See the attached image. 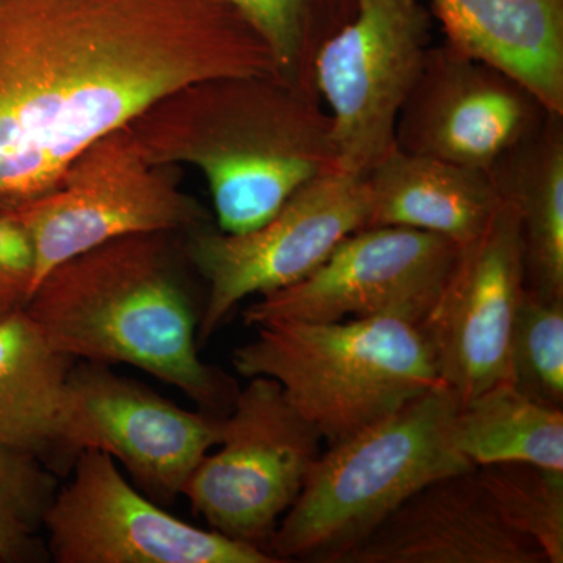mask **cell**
I'll use <instances>...</instances> for the list:
<instances>
[{
    "label": "cell",
    "instance_id": "6da1fadb",
    "mask_svg": "<svg viewBox=\"0 0 563 563\" xmlns=\"http://www.w3.org/2000/svg\"><path fill=\"white\" fill-rule=\"evenodd\" d=\"M282 77L228 0H0V211L181 90Z\"/></svg>",
    "mask_w": 563,
    "mask_h": 563
},
{
    "label": "cell",
    "instance_id": "7a4b0ae2",
    "mask_svg": "<svg viewBox=\"0 0 563 563\" xmlns=\"http://www.w3.org/2000/svg\"><path fill=\"white\" fill-rule=\"evenodd\" d=\"M131 128L158 165L190 163L202 173L225 233L258 228L303 185L339 168L331 114L282 77L195 85Z\"/></svg>",
    "mask_w": 563,
    "mask_h": 563
},
{
    "label": "cell",
    "instance_id": "3957f363",
    "mask_svg": "<svg viewBox=\"0 0 563 563\" xmlns=\"http://www.w3.org/2000/svg\"><path fill=\"white\" fill-rule=\"evenodd\" d=\"M173 257L166 232L113 240L52 269L24 309L74 361L135 366L224 417L239 390L199 357L201 313Z\"/></svg>",
    "mask_w": 563,
    "mask_h": 563
},
{
    "label": "cell",
    "instance_id": "277c9868",
    "mask_svg": "<svg viewBox=\"0 0 563 563\" xmlns=\"http://www.w3.org/2000/svg\"><path fill=\"white\" fill-rule=\"evenodd\" d=\"M459 404L457 395L440 385L322 451L268 553L279 562L342 563L422 487L476 468L451 446Z\"/></svg>",
    "mask_w": 563,
    "mask_h": 563
},
{
    "label": "cell",
    "instance_id": "5b68a950",
    "mask_svg": "<svg viewBox=\"0 0 563 563\" xmlns=\"http://www.w3.org/2000/svg\"><path fill=\"white\" fill-rule=\"evenodd\" d=\"M257 329L233 351L236 373L276 380L328 448L443 385L421 325L401 318L276 321Z\"/></svg>",
    "mask_w": 563,
    "mask_h": 563
},
{
    "label": "cell",
    "instance_id": "8992f818",
    "mask_svg": "<svg viewBox=\"0 0 563 563\" xmlns=\"http://www.w3.org/2000/svg\"><path fill=\"white\" fill-rule=\"evenodd\" d=\"M7 213L31 240L29 296L52 269L95 247L202 221L201 209L177 188L165 165L152 161L131 125L95 141L51 190Z\"/></svg>",
    "mask_w": 563,
    "mask_h": 563
},
{
    "label": "cell",
    "instance_id": "52a82bcc",
    "mask_svg": "<svg viewBox=\"0 0 563 563\" xmlns=\"http://www.w3.org/2000/svg\"><path fill=\"white\" fill-rule=\"evenodd\" d=\"M322 443L276 380L251 377L222 418L220 451L202 459L181 495L210 529L268 553Z\"/></svg>",
    "mask_w": 563,
    "mask_h": 563
},
{
    "label": "cell",
    "instance_id": "ba28073f",
    "mask_svg": "<svg viewBox=\"0 0 563 563\" xmlns=\"http://www.w3.org/2000/svg\"><path fill=\"white\" fill-rule=\"evenodd\" d=\"M422 0H355V13L322 44L314 88L328 102L339 169L366 176L395 146L396 121L431 49Z\"/></svg>",
    "mask_w": 563,
    "mask_h": 563
},
{
    "label": "cell",
    "instance_id": "9c48e42d",
    "mask_svg": "<svg viewBox=\"0 0 563 563\" xmlns=\"http://www.w3.org/2000/svg\"><path fill=\"white\" fill-rule=\"evenodd\" d=\"M366 218L365 180L336 168L303 185L274 217L252 231H195L187 254L209 285L199 344L213 335L243 299L284 290L309 276L340 242L366 228Z\"/></svg>",
    "mask_w": 563,
    "mask_h": 563
},
{
    "label": "cell",
    "instance_id": "30bf717a",
    "mask_svg": "<svg viewBox=\"0 0 563 563\" xmlns=\"http://www.w3.org/2000/svg\"><path fill=\"white\" fill-rule=\"evenodd\" d=\"M44 517L57 563H280L272 554L166 512L110 454L84 450Z\"/></svg>",
    "mask_w": 563,
    "mask_h": 563
},
{
    "label": "cell",
    "instance_id": "8fae6325",
    "mask_svg": "<svg viewBox=\"0 0 563 563\" xmlns=\"http://www.w3.org/2000/svg\"><path fill=\"white\" fill-rule=\"evenodd\" d=\"M459 247L435 233L363 228L314 272L243 310L247 325L390 317L420 324L450 276Z\"/></svg>",
    "mask_w": 563,
    "mask_h": 563
},
{
    "label": "cell",
    "instance_id": "7c38bea8",
    "mask_svg": "<svg viewBox=\"0 0 563 563\" xmlns=\"http://www.w3.org/2000/svg\"><path fill=\"white\" fill-rule=\"evenodd\" d=\"M222 418L181 409L101 363H74L70 369L68 448L74 461L84 450L110 454L157 504L181 495L196 466L220 443Z\"/></svg>",
    "mask_w": 563,
    "mask_h": 563
},
{
    "label": "cell",
    "instance_id": "4fadbf2b",
    "mask_svg": "<svg viewBox=\"0 0 563 563\" xmlns=\"http://www.w3.org/2000/svg\"><path fill=\"white\" fill-rule=\"evenodd\" d=\"M525 290L520 217L503 199L483 233L459 247L439 299L421 322L440 379L461 404L509 380L510 335Z\"/></svg>",
    "mask_w": 563,
    "mask_h": 563
},
{
    "label": "cell",
    "instance_id": "5bb4252c",
    "mask_svg": "<svg viewBox=\"0 0 563 563\" xmlns=\"http://www.w3.org/2000/svg\"><path fill=\"white\" fill-rule=\"evenodd\" d=\"M550 114L512 77L443 43L429 49L402 103L395 146L490 173Z\"/></svg>",
    "mask_w": 563,
    "mask_h": 563
},
{
    "label": "cell",
    "instance_id": "9a60e30c",
    "mask_svg": "<svg viewBox=\"0 0 563 563\" xmlns=\"http://www.w3.org/2000/svg\"><path fill=\"white\" fill-rule=\"evenodd\" d=\"M342 563H548L542 548L496 509L476 468L410 496Z\"/></svg>",
    "mask_w": 563,
    "mask_h": 563
},
{
    "label": "cell",
    "instance_id": "2e32d148",
    "mask_svg": "<svg viewBox=\"0 0 563 563\" xmlns=\"http://www.w3.org/2000/svg\"><path fill=\"white\" fill-rule=\"evenodd\" d=\"M446 41L563 117V0H431Z\"/></svg>",
    "mask_w": 563,
    "mask_h": 563
},
{
    "label": "cell",
    "instance_id": "e0dca14e",
    "mask_svg": "<svg viewBox=\"0 0 563 563\" xmlns=\"http://www.w3.org/2000/svg\"><path fill=\"white\" fill-rule=\"evenodd\" d=\"M363 180L366 228L435 233L457 247L477 239L503 202L490 173L396 146Z\"/></svg>",
    "mask_w": 563,
    "mask_h": 563
},
{
    "label": "cell",
    "instance_id": "ac0fdd59",
    "mask_svg": "<svg viewBox=\"0 0 563 563\" xmlns=\"http://www.w3.org/2000/svg\"><path fill=\"white\" fill-rule=\"evenodd\" d=\"M73 366L74 358L52 346L24 306L0 320V446L36 455L51 468L74 463L68 448Z\"/></svg>",
    "mask_w": 563,
    "mask_h": 563
},
{
    "label": "cell",
    "instance_id": "d6986e66",
    "mask_svg": "<svg viewBox=\"0 0 563 563\" xmlns=\"http://www.w3.org/2000/svg\"><path fill=\"white\" fill-rule=\"evenodd\" d=\"M562 120L550 114L490 172L501 199L520 217L526 288L544 298H563Z\"/></svg>",
    "mask_w": 563,
    "mask_h": 563
},
{
    "label": "cell",
    "instance_id": "ffe728a7",
    "mask_svg": "<svg viewBox=\"0 0 563 563\" xmlns=\"http://www.w3.org/2000/svg\"><path fill=\"white\" fill-rule=\"evenodd\" d=\"M450 442L474 466L523 462L563 472V409L503 380L459 404Z\"/></svg>",
    "mask_w": 563,
    "mask_h": 563
},
{
    "label": "cell",
    "instance_id": "44dd1931",
    "mask_svg": "<svg viewBox=\"0 0 563 563\" xmlns=\"http://www.w3.org/2000/svg\"><path fill=\"white\" fill-rule=\"evenodd\" d=\"M257 29L282 77L317 92L313 63L322 44L355 13V0H228Z\"/></svg>",
    "mask_w": 563,
    "mask_h": 563
},
{
    "label": "cell",
    "instance_id": "7402d4cb",
    "mask_svg": "<svg viewBox=\"0 0 563 563\" xmlns=\"http://www.w3.org/2000/svg\"><path fill=\"white\" fill-rule=\"evenodd\" d=\"M476 472L506 523L539 544L548 563H562L563 472L523 462L492 463Z\"/></svg>",
    "mask_w": 563,
    "mask_h": 563
},
{
    "label": "cell",
    "instance_id": "603a6c76",
    "mask_svg": "<svg viewBox=\"0 0 563 563\" xmlns=\"http://www.w3.org/2000/svg\"><path fill=\"white\" fill-rule=\"evenodd\" d=\"M57 490L54 473L36 455L0 446V562L49 558L38 533Z\"/></svg>",
    "mask_w": 563,
    "mask_h": 563
},
{
    "label": "cell",
    "instance_id": "cb8c5ba5",
    "mask_svg": "<svg viewBox=\"0 0 563 563\" xmlns=\"http://www.w3.org/2000/svg\"><path fill=\"white\" fill-rule=\"evenodd\" d=\"M509 383L536 401L563 409V298L526 288L510 335Z\"/></svg>",
    "mask_w": 563,
    "mask_h": 563
},
{
    "label": "cell",
    "instance_id": "d4e9b609",
    "mask_svg": "<svg viewBox=\"0 0 563 563\" xmlns=\"http://www.w3.org/2000/svg\"><path fill=\"white\" fill-rule=\"evenodd\" d=\"M33 277V250L27 233L0 211V292L27 301Z\"/></svg>",
    "mask_w": 563,
    "mask_h": 563
},
{
    "label": "cell",
    "instance_id": "484cf974",
    "mask_svg": "<svg viewBox=\"0 0 563 563\" xmlns=\"http://www.w3.org/2000/svg\"><path fill=\"white\" fill-rule=\"evenodd\" d=\"M21 306H24L22 299L16 298V296L7 295V292H0V320Z\"/></svg>",
    "mask_w": 563,
    "mask_h": 563
}]
</instances>
